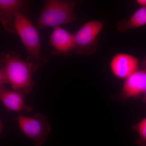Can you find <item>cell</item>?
Returning <instances> with one entry per match:
<instances>
[{
  "label": "cell",
  "instance_id": "cell-3",
  "mask_svg": "<svg viewBox=\"0 0 146 146\" xmlns=\"http://www.w3.org/2000/svg\"><path fill=\"white\" fill-rule=\"evenodd\" d=\"M15 26L18 35L28 54L27 58L37 60L47 59V56L42 54L41 43L37 29L23 11L17 14Z\"/></svg>",
  "mask_w": 146,
  "mask_h": 146
},
{
  "label": "cell",
  "instance_id": "cell-4",
  "mask_svg": "<svg viewBox=\"0 0 146 146\" xmlns=\"http://www.w3.org/2000/svg\"><path fill=\"white\" fill-rule=\"evenodd\" d=\"M16 119L20 129L31 139L35 146H41L46 141L51 127L44 115L36 113L31 117L18 114Z\"/></svg>",
  "mask_w": 146,
  "mask_h": 146
},
{
  "label": "cell",
  "instance_id": "cell-7",
  "mask_svg": "<svg viewBox=\"0 0 146 146\" xmlns=\"http://www.w3.org/2000/svg\"><path fill=\"white\" fill-rule=\"evenodd\" d=\"M25 1L22 0H0V21L7 32L18 35L15 26L17 14L23 11Z\"/></svg>",
  "mask_w": 146,
  "mask_h": 146
},
{
  "label": "cell",
  "instance_id": "cell-10",
  "mask_svg": "<svg viewBox=\"0 0 146 146\" xmlns=\"http://www.w3.org/2000/svg\"><path fill=\"white\" fill-rule=\"evenodd\" d=\"M25 97L18 91L7 90L5 87L0 88V99L7 111L18 112L32 111V107L25 102Z\"/></svg>",
  "mask_w": 146,
  "mask_h": 146
},
{
  "label": "cell",
  "instance_id": "cell-12",
  "mask_svg": "<svg viewBox=\"0 0 146 146\" xmlns=\"http://www.w3.org/2000/svg\"><path fill=\"white\" fill-rule=\"evenodd\" d=\"M131 130L138 133V137L135 141L138 146H146V117L131 126Z\"/></svg>",
  "mask_w": 146,
  "mask_h": 146
},
{
  "label": "cell",
  "instance_id": "cell-14",
  "mask_svg": "<svg viewBox=\"0 0 146 146\" xmlns=\"http://www.w3.org/2000/svg\"><path fill=\"white\" fill-rule=\"evenodd\" d=\"M141 66H142V68H143V69L146 70V55L143 61L141 63Z\"/></svg>",
  "mask_w": 146,
  "mask_h": 146
},
{
  "label": "cell",
  "instance_id": "cell-6",
  "mask_svg": "<svg viewBox=\"0 0 146 146\" xmlns=\"http://www.w3.org/2000/svg\"><path fill=\"white\" fill-rule=\"evenodd\" d=\"M146 87V70H138L125 80L121 89L112 96L114 99L125 101L142 96Z\"/></svg>",
  "mask_w": 146,
  "mask_h": 146
},
{
  "label": "cell",
  "instance_id": "cell-9",
  "mask_svg": "<svg viewBox=\"0 0 146 146\" xmlns=\"http://www.w3.org/2000/svg\"><path fill=\"white\" fill-rule=\"evenodd\" d=\"M50 43L53 48V55L68 56L73 52L75 45L74 33H71L60 27L54 28L50 38Z\"/></svg>",
  "mask_w": 146,
  "mask_h": 146
},
{
  "label": "cell",
  "instance_id": "cell-8",
  "mask_svg": "<svg viewBox=\"0 0 146 146\" xmlns=\"http://www.w3.org/2000/svg\"><path fill=\"white\" fill-rule=\"evenodd\" d=\"M138 58L124 53L115 54L110 63V70L112 74L120 79H126L138 70Z\"/></svg>",
  "mask_w": 146,
  "mask_h": 146
},
{
  "label": "cell",
  "instance_id": "cell-13",
  "mask_svg": "<svg viewBox=\"0 0 146 146\" xmlns=\"http://www.w3.org/2000/svg\"><path fill=\"white\" fill-rule=\"evenodd\" d=\"M136 3L141 7H146V0H137Z\"/></svg>",
  "mask_w": 146,
  "mask_h": 146
},
{
  "label": "cell",
  "instance_id": "cell-1",
  "mask_svg": "<svg viewBox=\"0 0 146 146\" xmlns=\"http://www.w3.org/2000/svg\"><path fill=\"white\" fill-rule=\"evenodd\" d=\"M1 66L5 71L7 84L14 91L27 96L34 89L35 83L33 74L43 67L47 61H35L26 58L23 60L16 52L9 50L1 54Z\"/></svg>",
  "mask_w": 146,
  "mask_h": 146
},
{
  "label": "cell",
  "instance_id": "cell-2",
  "mask_svg": "<svg viewBox=\"0 0 146 146\" xmlns=\"http://www.w3.org/2000/svg\"><path fill=\"white\" fill-rule=\"evenodd\" d=\"M77 5L74 1L46 0L36 21L39 29L54 28L77 21L74 10Z\"/></svg>",
  "mask_w": 146,
  "mask_h": 146
},
{
  "label": "cell",
  "instance_id": "cell-15",
  "mask_svg": "<svg viewBox=\"0 0 146 146\" xmlns=\"http://www.w3.org/2000/svg\"><path fill=\"white\" fill-rule=\"evenodd\" d=\"M143 96V101L144 102H146V87L144 90L143 93L142 94Z\"/></svg>",
  "mask_w": 146,
  "mask_h": 146
},
{
  "label": "cell",
  "instance_id": "cell-5",
  "mask_svg": "<svg viewBox=\"0 0 146 146\" xmlns=\"http://www.w3.org/2000/svg\"><path fill=\"white\" fill-rule=\"evenodd\" d=\"M103 28L101 21L93 20L84 24L74 33L73 52L80 55H90L96 51L98 46V36Z\"/></svg>",
  "mask_w": 146,
  "mask_h": 146
},
{
  "label": "cell",
  "instance_id": "cell-11",
  "mask_svg": "<svg viewBox=\"0 0 146 146\" xmlns=\"http://www.w3.org/2000/svg\"><path fill=\"white\" fill-rule=\"evenodd\" d=\"M146 25V7H141L131 15L128 20H123L117 24L119 31L126 32Z\"/></svg>",
  "mask_w": 146,
  "mask_h": 146
}]
</instances>
